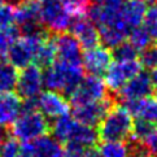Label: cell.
<instances>
[{
    "mask_svg": "<svg viewBox=\"0 0 157 157\" xmlns=\"http://www.w3.org/2000/svg\"><path fill=\"white\" fill-rule=\"evenodd\" d=\"M83 71V66L66 65L55 61L43 71L44 87H47L49 91L60 92L65 98H69L85 77Z\"/></svg>",
    "mask_w": 157,
    "mask_h": 157,
    "instance_id": "obj_1",
    "label": "cell"
},
{
    "mask_svg": "<svg viewBox=\"0 0 157 157\" xmlns=\"http://www.w3.org/2000/svg\"><path fill=\"white\" fill-rule=\"evenodd\" d=\"M134 120L123 105H113L98 125V135L103 142H123L130 138Z\"/></svg>",
    "mask_w": 157,
    "mask_h": 157,
    "instance_id": "obj_2",
    "label": "cell"
},
{
    "mask_svg": "<svg viewBox=\"0 0 157 157\" xmlns=\"http://www.w3.org/2000/svg\"><path fill=\"white\" fill-rule=\"evenodd\" d=\"M49 128L51 123L38 109L22 110L16 121L10 125L9 134L17 140L29 143L43 135H47Z\"/></svg>",
    "mask_w": 157,
    "mask_h": 157,
    "instance_id": "obj_3",
    "label": "cell"
},
{
    "mask_svg": "<svg viewBox=\"0 0 157 157\" xmlns=\"http://www.w3.org/2000/svg\"><path fill=\"white\" fill-rule=\"evenodd\" d=\"M40 20L49 33L60 34L70 27L73 17L61 0H43L40 3Z\"/></svg>",
    "mask_w": 157,
    "mask_h": 157,
    "instance_id": "obj_4",
    "label": "cell"
},
{
    "mask_svg": "<svg viewBox=\"0 0 157 157\" xmlns=\"http://www.w3.org/2000/svg\"><path fill=\"white\" fill-rule=\"evenodd\" d=\"M105 98H108V87L101 79V77L87 74L82 78L79 85L77 86V88L68 99L69 104L77 106L87 103L99 101V100H103Z\"/></svg>",
    "mask_w": 157,
    "mask_h": 157,
    "instance_id": "obj_5",
    "label": "cell"
},
{
    "mask_svg": "<svg viewBox=\"0 0 157 157\" xmlns=\"http://www.w3.org/2000/svg\"><path fill=\"white\" fill-rule=\"evenodd\" d=\"M16 26L22 35H31L47 30L40 20V3L35 0H24L14 9Z\"/></svg>",
    "mask_w": 157,
    "mask_h": 157,
    "instance_id": "obj_6",
    "label": "cell"
},
{
    "mask_svg": "<svg viewBox=\"0 0 157 157\" xmlns=\"http://www.w3.org/2000/svg\"><path fill=\"white\" fill-rule=\"evenodd\" d=\"M114 105V98H105L99 101L87 103L83 105L73 106V118L82 125H87L91 127H98V125L103 121L106 113Z\"/></svg>",
    "mask_w": 157,
    "mask_h": 157,
    "instance_id": "obj_7",
    "label": "cell"
},
{
    "mask_svg": "<svg viewBox=\"0 0 157 157\" xmlns=\"http://www.w3.org/2000/svg\"><path fill=\"white\" fill-rule=\"evenodd\" d=\"M43 87V71L39 66L31 64L18 73L16 94L22 100L36 99L42 94Z\"/></svg>",
    "mask_w": 157,
    "mask_h": 157,
    "instance_id": "obj_8",
    "label": "cell"
},
{
    "mask_svg": "<svg viewBox=\"0 0 157 157\" xmlns=\"http://www.w3.org/2000/svg\"><path fill=\"white\" fill-rule=\"evenodd\" d=\"M142 71L138 60L134 61H113L105 73V85L112 92L117 94L126 83Z\"/></svg>",
    "mask_w": 157,
    "mask_h": 157,
    "instance_id": "obj_9",
    "label": "cell"
},
{
    "mask_svg": "<svg viewBox=\"0 0 157 157\" xmlns=\"http://www.w3.org/2000/svg\"><path fill=\"white\" fill-rule=\"evenodd\" d=\"M56 61L66 65L82 66V47L77 39L69 33H60L53 35Z\"/></svg>",
    "mask_w": 157,
    "mask_h": 157,
    "instance_id": "obj_10",
    "label": "cell"
},
{
    "mask_svg": "<svg viewBox=\"0 0 157 157\" xmlns=\"http://www.w3.org/2000/svg\"><path fill=\"white\" fill-rule=\"evenodd\" d=\"M36 108L51 123L59 117L69 114L70 104L64 95L48 90L36 98Z\"/></svg>",
    "mask_w": 157,
    "mask_h": 157,
    "instance_id": "obj_11",
    "label": "cell"
},
{
    "mask_svg": "<svg viewBox=\"0 0 157 157\" xmlns=\"http://www.w3.org/2000/svg\"><path fill=\"white\" fill-rule=\"evenodd\" d=\"M112 60V52L108 48L104 46H96L85 49L82 56V66L83 70H86L90 75L103 77L113 63Z\"/></svg>",
    "mask_w": 157,
    "mask_h": 157,
    "instance_id": "obj_12",
    "label": "cell"
},
{
    "mask_svg": "<svg viewBox=\"0 0 157 157\" xmlns=\"http://www.w3.org/2000/svg\"><path fill=\"white\" fill-rule=\"evenodd\" d=\"M153 88L155 86L152 83V79H151V75L140 71L117 92V98L122 103L142 100L151 96L153 92Z\"/></svg>",
    "mask_w": 157,
    "mask_h": 157,
    "instance_id": "obj_13",
    "label": "cell"
},
{
    "mask_svg": "<svg viewBox=\"0 0 157 157\" xmlns=\"http://www.w3.org/2000/svg\"><path fill=\"white\" fill-rule=\"evenodd\" d=\"M69 29L71 30V35L74 36L82 48L88 49L99 46V31L87 16L85 17H74L71 20Z\"/></svg>",
    "mask_w": 157,
    "mask_h": 157,
    "instance_id": "obj_14",
    "label": "cell"
},
{
    "mask_svg": "<svg viewBox=\"0 0 157 157\" xmlns=\"http://www.w3.org/2000/svg\"><path fill=\"white\" fill-rule=\"evenodd\" d=\"M122 105L130 112L131 116L157 125V96H148L142 100L126 101L122 103Z\"/></svg>",
    "mask_w": 157,
    "mask_h": 157,
    "instance_id": "obj_15",
    "label": "cell"
},
{
    "mask_svg": "<svg viewBox=\"0 0 157 157\" xmlns=\"http://www.w3.org/2000/svg\"><path fill=\"white\" fill-rule=\"evenodd\" d=\"M147 9V4L143 0H125L120 7L121 20L131 30L143 24Z\"/></svg>",
    "mask_w": 157,
    "mask_h": 157,
    "instance_id": "obj_16",
    "label": "cell"
},
{
    "mask_svg": "<svg viewBox=\"0 0 157 157\" xmlns=\"http://www.w3.org/2000/svg\"><path fill=\"white\" fill-rule=\"evenodd\" d=\"M22 112V99L17 94L0 95V125L7 127L16 121Z\"/></svg>",
    "mask_w": 157,
    "mask_h": 157,
    "instance_id": "obj_17",
    "label": "cell"
},
{
    "mask_svg": "<svg viewBox=\"0 0 157 157\" xmlns=\"http://www.w3.org/2000/svg\"><path fill=\"white\" fill-rule=\"evenodd\" d=\"M98 31H99V39L104 44V47H106L108 49L109 48L113 49L126 40L128 33H130V29L125 25V22L122 20H120L113 25L99 27Z\"/></svg>",
    "mask_w": 157,
    "mask_h": 157,
    "instance_id": "obj_18",
    "label": "cell"
},
{
    "mask_svg": "<svg viewBox=\"0 0 157 157\" xmlns=\"http://www.w3.org/2000/svg\"><path fill=\"white\" fill-rule=\"evenodd\" d=\"M31 157H61L63 145L52 135H43L29 142Z\"/></svg>",
    "mask_w": 157,
    "mask_h": 157,
    "instance_id": "obj_19",
    "label": "cell"
},
{
    "mask_svg": "<svg viewBox=\"0 0 157 157\" xmlns=\"http://www.w3.org/2000/svg\"><path fill=\"white\" fill-rule=\"evenodd\" d=\"M98 142H99V135H98L96 128L87 125H82L79 122H77L74 130H73L71 135L68 140V143L78 145V147H81L83 149H90V148L96 147Z\"/></svg>",
    "mask_w": 157,
    "mask_h": 157,
    "instance_id": "obj_20",
    "label": "cell"
},
{
    "mask_svg": "<svg viewBox=\"0 0 157 157\" xmlns=\"http://www.w3.org/2000/svg\"><path fill=\"white\" fill-rule=\"evenodd\" d=\"M77 125V121L73 118V116L65 114L63 117H59L55 121L51 122V128H49V132H52V136L59 140V142L63 143H68V140L71 135L73 130Z\"/></svg>",
    "mask_w": 157,
    "mask_h": 157,
    "instance_id": "obj_21",
    "label": "cell"
},
{
    "mask_svg": "<svg viewBox=\"0 0 157 157\" xmlns=\"http://www.w3.org/2000/svg\"><path fill=\"white\" fill-rule=\"evenodd\" d=\"M56 61V49H55V40L53 35H49L44 40L40 47L38 48L34 59V65L39 66L40 69H47Z\"/></svg>",
    "mask_w": 157,
    "mask_h": 157,
    "instance_id": "obj_22",
    "label": "cell"
},
{
    "mask_svg": "<svg viewBox=\"0 0 157 157\" xmlns=\"http://www.w3.org/2000/svg\"><path fill=\"white\" fill-rule=\"evenodd\" d=\"M18 73L16 68L5 61H0V95L8 94L16 90Z\"/></svg>",
    "mask_w": 157,
    "mask_h": 157,
    "instance_id": "obj_23",
    "label": "cell"
},
{
    "mask_svg": "<svg viewBox=\"0 0 157 157\" xmlns=\"http://www.w3.org/2000/svg\"><path fill=\"white\" fill-rule=\"evenodd\" d=\"M20 36H21V33L16 25L12 27H7V29H2L0 27V61H4V59L8 55L10 46Z\"/></svg>",
    "mask_w": 157,
    "mask_h": 157,
    "instance_id": "obj_24",
    "label": "cell"
},
{
    "mask_svg": "<svg viewBox=\"0 0 157 157\" xmlns=\"http://www.w3.org/2000/svg\"><path fill=\"white\" fill-rule=\"evenodd\" d=\"M127 38H128V43L135 47L138 51H143L147 47L152 46V36L149 35V33L142 25L131 29Z\"/></svg>",
    "mask_w": 157,
    "mask_h": 157,
    "instance_id": "obj_25",
    "label": "cell"
},
{
    "mask_svg": "<svg viewBox=\"0 0 157 157\" xmlns=\"http://www.w3.org/2000/svg\"><path fill=\"white\" fill-rule=\"evenodd\" d=\"M139 56V51L138 49L131 46L128 42H123L120 46H117L116 48H113L112 51V57H113L114 61H134L138 60Z\"/></svg>",
    "mask_w": 157,
    "mask_h": 157,
    "instance_id": "obj_26",
    "label": "cell"
},
{
    "mask_svg": "<svg viewBox=\"0 0 157 157\" xmlns=\"http://www.w3.org/2000/svg\"><path fill=\"white\" fill-rule=\"evenodd\" d=\"M99 151L103 157H128L127 144L123 142H103Z\"/></svg>",
    "mask_w": 157,
    "mask_h": 157,
    "instance_id": "obj_27",
    "label": "cell"
},
{
    "mask_svg": "<svg viewBox=\"0 0 157 157\" xmlns=\"http://www.w3.org/2000/svg\"><path fill=\"white\" fill-rule=\"evenodd\" d=\"M156 132V127L153 123H151L145 120L138 118L136 121H134L132 125V139L140 140V142H145L151 135H153Z\"/></svg>",
    "mask_w": 157,
    "mask_h": 157,
    "instance_id": "obj_28",
    "label": "cell"
},
{
    "mask_svg": "<svg viewBox=\"0 0 157 157\" xmlns=\"http://www.w3.org/2000/svg\"><path fill=\"white\" fill-rule=\"evenodd\" d=\"M138 61L142 68L148 70L157 69V46H149L143 51H140Z\"/></svg>",
    "mask_w": 157,
    "mask_h": 157,
    "instance_id": "obj_29",
    "label": "cell"
},
{
    "mask_svg": "<svg viewBox=\"0 0 157 157\" xmlns=\"http://www.w3.org/2000/svg\"><path fill=\"white\" fill-rule=\"evenodd\" d=\"M21 144L16 138L8 135L0 144V157H18Z\"/></svg>",
    "mask_w": 157,
    "mask_h": 157,
    "instance_id": "obj_30",
    "label": "cell"
},
{
    "mask_svg": "<svg viewBox=\"0 0 157 157\" xmlns=\"http://www.w3.org/2000/svg\"><path fill=\"white\" fill-rule=\"evenodd\" d=\"M127 152L128 157H153L152 152L147 147V144L132 138L127 143Z\"/></svg>",
    "mask_w": 157,
    "mask_h": 157,
    "instance_id": "obj_31",
    "label": "cell"
},
{
    "mask_svg": "<svg viewBox=\"0 0 157 157\" xmlns=\"http://www.w3.org/2000/svg\"><path fill=\"white\" fill-rule=\"evenodd\" d=\"M142 26L149 33L152 39H157V5L147 9Z\"/></svg>",
    "mask_w": 157,
    "mask_h": 157,
    "instance_id": "obj_32",
    "label": "cell"
},
{
    "mask_svg": "<svg viewBox=\"0 0 157 157\" xmlns=\"http://www.w3.org/2000/svg\"><path fill=\"white\" fill-rule=\"evenodd\" d=\"M14 9V7L8 4H4L0 7V27L2 29H7V27H12L16 25Z\"/></svg>",
    "mask_w": 157,
    "mask_h": 157,
    "instance_id": "obj_33",
    "label": "cell"
},
{
    "mask_svg": "<svg viewBox=\"0 0 157 157\" xmlns=\"http://www.w3.org/2000/svg\"><path fill=\"white\" fill-rule=\"evenodd\" d=\"M87 149H83L78 145L66 143V145L63 148V153H61V157H85Z\"/></svg>",
    "mask_w": 157,
    "mask_h": 157,
    "instance_id": "obj_34",
    "label": "cell"
},
{
    "mask_svg": "<svg viewBox=\"0 0 157 157\" xmlns=\"http://www.w3.org/2000/svg\"><path fill=\"white\" fill-rule=\"evenodd\" d=\"M95 5H106V7H121L125 0H90Z\"/></svg>",
    "mask_w": 157,
    "mask_h": 157,
    "instance_id": "obj_35",
    "label": "cell"
},
{
    "mask_svg": "<svg viewBox=\"0 0 157 157\" xmlns=\"http://www.w3.org/2000/svg\"><path fill=\"white\" fill-rule=\"evenodd\" d=\"M144 143L147 144V147L149 148L151 152H152L153 157H157V131L153 134V135H151Z\"/></svg>",
    "mask_w": 157,
    "mask_h": 157,
    "instance_id": "obj_36",
    "label": "cell"
},
{
    "mask_svg": "<svg viewBox=\"0 0 157 157\" xmlns=\"http://www.w3.org/2000/svg\"><path fill=\"white\" fill-rule=\"evenodd\" d=\"M85 157H103V156H101V153H100L99 148L94 147V148H90V149L86 151Z\"/></svg>",
    "mask_w": 157,
    "mask_h": 157,
    "instance_id": "obj_37",
    "label": "cell"
},
{
    "mask_svg": "<svg viewBox=\"0 0 157 157\" xmlns=\"http://www.w3.org/2000/svg\"><path fill=\"white\" fill-rule=\"evenodd\" d=\"M8 130H7V128H5L4 126H2V125H0V144H2V142H3V140L5 139V138H7L8 136Z\"/></svg>",
    "mask_w": 157,
    "mask_h": 157,
    "instance_id": "obj_38",
    "label": "cell"
},
{
    "mask_svg": "<svg viewBox=\"0 0 157 157\" xmlns=\"http://www.w3.org/2000/svg\"><path fill=\"white\" fill-rule=\"evenodd\" d=\"M151 79H152V83H153V86L157 87V69L152 70V73H151Z\"/></svg>",
    "mask_w": 157,
    "mask_h": 157,
    "instance_id": "obj_39",
    "label": "cell"
},
{
    "mask_svg": "<svg viewBox=\"0 0 157 157\" xmlns=\"http://www.w3.org/2000/svg\"><path fill=\"white\" fill-rule=\"evenodd\" d=\"M4 4H7V2H5V0H0V7L4 5Z\"/></svg>",
    "mask_w": 157,
    "mask_h": 157,
    "instance_id": "obj_40",
    "label": "cell"
},
{
    "mask_svg": "<svg viewBox=\"0 0 157 157\" xmlns=\"http://www.w3.org/2000/svg\"><path fill=\"white\" fill-rule=\"evenodd\" d=\"M144 3H152V2H155V0H143Z\"/></svg>",
    "mask_w": 157,
    "mask_h": 157,
    "instance_id": "obj_41",
    "label": "cell"
},
{
    "mask_svg": "<svg viewBox=\"0 0 157 157\" xmlns=\"http://www.w3.org/2000/svg\"><path fill=\"white\" fill-rule=\"evenodd\" d=\"M35 2H43V0H35Z\"/></svg>",
    "mask_w": 157,
    "mask_h": 157,
    "instance_id": "obj_42",
    "label": "cell"
}]
</instances>
